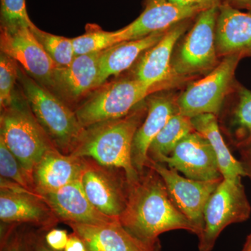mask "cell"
<instances>
[{
    "label": "cell",
    "mask_w": 251,
    "mask_h": 251,
    "mask_svg": "<svg viewBox=\"0 0 251 251\" xmlns=\"http://www.w3.org/2000/svg\"><path fill=\"white\" fill-rule=\"evenodd\" d=\"M64 251H87L85 244L77 234L73 232L69 235V241Z\"/></svg>",
    "instance_id": "cell-36"
},
{
    "label": "cell",
    "mask_w": 251,
    "mask_h": 251,
    "mask_svg": "<svg viewBox=\"0 0 251 251\" xmlns=\"http://www.w3.org/2000/svg\"><path fill=\"white\" fill-rule=\"evenodd\" d=\"M0 22L1 27H31L34 23L28 16L26 0H1Z\"/></svg>",
    "instance_id": "cell-30"
},
{
    "label": "cell",
    "mask_w": 251,
    "mask_h": 251,
    "mask_svg": "<svg viewBox=\"0 0 251 251\" xmlns=\"http://www.w3.org/2000/svg\"><path fill=\"white\" fill-rule=\"evenodd\" d=\"M219 125L234 147L239 149L251 143V91L239 90L237 103L225 113Z\"/></svg>",
    "instance_id": "cell-24"
},
{
    "label": "cell",
    "mask_w": 251,
    "mask_h": 251,
    "mask_svg": "<svg viewBox=\"0 0 251 251\" xmlns=\"http://www.w3.org/2000/svg\"><path fill=\"white\" fill-rule=\"evenodd\" d=\"M145 167H150L161 175L172 201L197 228L199 237L204 226L206 203L224 178L209 181L188 179L180 175L176 170L150 158Z\"/></svg>",
    "instance_id": "cell-10"
},
{
    "label": "cell",
    "mask_w": 251,
    "mask_h": 251,
    "mask_svg": "<svg viewBox=\"0 0 251 251\" xmlns=\"http://www.w3.org/2000/svg\"><path fill=\"white\" fill-rule=\"evenodd\" d=\"M241 179H223L211 194L204 209L202 233L198 237L200 251H211L226 227L250 218L251 206Z\"/></svg>",
    "instance_id": "cell-8"
},
{
    "label": "cell",
    "mask_w": 251,
    "mask_h": 251,
    "mask_svg": "<svg viewBox=\"0 0 251 251\" xmlns=\"http://www.w3.org/2000/svg\"><path fill=\"white\" fill-rule=\"evenodd\" d=\"M85 158L81 181L87 198L99 211L119 219L125 210L129 193V182L125 171Z\"/></svg>",
    "instance_id": "cell-9"
},
{
    "label": "cell",
    "mask_w": 251,
    "mask_h": 251,
    "mask_svg": "<svg viewBox=\"0 0 251 251\" xmlns=\"http://www.w3.org/2000/svg\"><path fill=\"white\" fill-rule=\"evenodd\" d=\"M69 235L64 229L52 228L45 234L46 244L55 251H63L65 249Z\"/></svg>",
    "instance_id": "cell-32"
},
{
    "label": "cell",
    "mask_w": 251,
    "mask_h": 251,
    "mask_svg": "<svg viewBox=\"0 0 251 251\" xmlns=\"http://www.w3.org/2000/svg\"><path fill=\"white\" fill-rule=\"evenodd\" d=\"M87 251H161L159 239L146 241L126 230L120 221L105 226L69 223Z\"/></svg>",
    "instance_id": "cell-18"
},
{
    "label": "cell",
    "mask_w": 251,
    "mask_h": 251,
    "mask_svg": "<svg viewBox=\"0 0 251 251\" xmlns=\"http://www.w3.org/2000/svg\"><path fill=\"white\" fill-rule=\"evenodd\" d=\"M159 162L188 179L209 181L224 178L211 144L196 130L186 135L169 156L163 157Z\"/></svg>",
    "instance_id": "cell-13"
},
{
    "label": "cell",
    "mask_w": 251,
    "mask_h": 251,
    "mask_svg": "<svg viewBox=\"0 0 251 251\" xmlns=\"http://www.w3.org/2000/svg\"><path fill=\"white\" fill-rule=\"evenodd\" d=\"M1 233V251H28L29 234L23 224H6Z\"/></svg>",
    "instance_id": "cell-31"
},
{
    "label": "cell",
    "mask_w": 251,
    "mask_h": 251,
    "mask_svg": "<svg viewBox=\"0 0 251 251\" xmlns=\"http://www.w3.org/2000/svg\"><path fill=\"white\" fill-rule=\"evenodd\" d=\"M46 231L31 230L29 234V246L28 251H55L52 250L46 244L45 240V234Z\"/></svg>",
    "instance_id": "cell-33"
},
{
    "label": "cell",
    "mask_w": 251,
    "mask_h": 251,
    "mask_svg": "<svg viewBox=\"0 0 251 251\" xmlns=\"http://www.w3.org/2000/svg\"><path fill=\"white\" fill-rule=\"evenodd\" d=\"M244 56L236 54L224 57L204 77L188 85L176 97L177 112L190 118L204 114L219 117L233 85L238 63Z\"/></svg>",
    "instance_id": "cell-7"
},
{
    "label": "cell",
    "mask_w": 251,
    "mask_h": 251,
    "mask_svg": "<svg viewBox=\"0 0 251 251\" xmlns=\"http://www.w3.org/2000/svg\"><path fill=\"white\" fill-rule=\"evenodd\" d=\"M1 52L14 59L36 82L50 91L57 67L36 40L31 27H0Z\"/></svg>",
    "instance_id": "cell-12"
},
{
    "label": "cell",
    "mask_w": 251,
    "mask_h": 251,
    "mask_svg": "<svg viewBox=\"0 0 251 251\" xmlns=\"http://www.w3.org/2000/svg\"><path fill=\"white\" fill-rule=\"evenodd\" d=\"M206 9L172 4L165 0H145V9L134 21L115 31L118 42L135 40L170 29L181 21L196 18Z\"/></svg>",
    "instance_id": "cell-15"
},
{
    "label": "cell",
    "mask_w": 251,
    "mask_h": 251,
    "mask_svg": "<svg viewBox=\"0 0 251 251\" xmlns=\"http://www.w3.org/2000/svg\"><path fill=\"white\" fill-rule=\"evenodd\" d=\"M196 18L181 21L168 29L161 40L144 52L135 63L133 76L147 85L166 89L176 85L171 79L173 51Z\"/></svg>",
    "instance_id": "cell-14"
},
{
    "label": "cell",
    "mask_w": 251,
    "mask_h": 251,
    "mask_svg": "<svg viewBox=\"0 0 251 251\" xmlns=\"http://www.w3.org/2000/svg\"><path fill=\"white\" fill-rule=\"evenodd\" d=\"M148 110L145 99L125 117L87 127L70 155L92 158L103 166L121 168L128 182L133 181L139 173L132 163V144Z\"/></svg>",
    "instance_id": "cell-2"
},
{
    "label": "cell",
    "mask_w": 251,
    "mask_h": 251,
    "mask_svg": "<svg viewBox=\"0 0 251 251\" xmlns=\"http://www.w3.org/2000/svg\"><path fill=\"white\" fill-rule=\"evenodd\" d=\"M118 219L126 230L143 240H156L161 234L175 229L198 234L172 201L161 175L150 167H145L129 182L128 202Z\"/></svg>",
    "instance_id": "cell-1"
},
{
    "label": "cell",
    "mask_w": 251,
    "mask_h": 251,
    "mask_svg": "<svg viewBox=\"0 0 251 251\" xmlns=\"http://www.w3.org/2000/svg\"><path fill=\"white\" fill-rule=\"evenodd\" d=\"M85 166V158L64 154L57 149L50 150L33 171L36 192L43 196L80 179Z\"/></svg>",
    "instance_id": "cell-20"
},
{
    "label": "cell",
    "mask_w": 251,
    "mask_h": 251,
    "mask_svg": "<svg viewBox=\"0 0 251 251\" xmlns=\"http://www.w3.org/2000/svg\"><path fill=\"white\" fill-rule=\"evenodd\" d=\"M164 90L161 86L147 85L132 75L100 85L74 111L80 125L85 128L125 117L150 94Z\"/></svg>",
    "instance_id": "cell-5"
},
{
    "label": "cell",
    "mask_w": 251,
    "mask_h": 251,
    "mask_svg": "<svg viewBox=\"0 0 251 251\" xmlns=\"http://www.w3.org/2000/svg\"><path fill=\"white\" fill-rule=\"evenodd\" d=\"M18 64L4 52H0V107L1 110L9 106L16 95Z\"/></svg>",
    "instance_id": "cell-29"
},
{
    "label": "cell",
    "mask_w": 251,
    "mask_h": 251,
    "mask_svg": "<svg viewBox=\"0 0 251 251\" xmlns=\"http://www.w3.org/2000/svg\"><path fill=\"white\" fill-rule=\"evenodd\" d=\"M167 30L154 33L139 39L122 41L101 51L99 57V75L96 89L103 85L110 76H117L130 69L144 52L161 40Z\"/></svg>",
    "instance_id": "cell-22"
},
{
    "label": "cell",
    "mask_w": 251,
    "mask_h": 251,
    "mask_svg": "<svg viewBox=\"0 0 251 251\" xmlns=\"http://www.w3.org/2000/svg\"><path fill=\"white\" fill-rule=\"evenodd\" d=\"M194 130L191 118L176 112L150 145L149 158L159 162L163 157L169 156L179 142Z\"/></svg>",
    "instance_id": "cell-25"
},
{
    "label": "cell",
    "mask_w": 251,
    "mask_h": 251,
    "mask_svg": "<svg viewBox=\"0 0 251 251\" xmlns=\"http://www.w3.org/2000/svg\"><path fill=\"white\" fill-rule=\"evenodd\" d=\"M172 4L183 6L200 7L207 9L212 6H218L222 3V0H165Z\"/></svg>",
    "instance_id": "cell-34"
},
{
    "label": "cell",
    "mask_w": 251,
    "mask_h": 251,
    "mask_svg": "<svg viewBox=\"0 0 251 251\" xmlns=\"http://www.w3.org/2000/svg\"><path fill=\"white\" fill-rule=\"evenodd\" d=\"M100 52L75 56L69 65L57 67L50 91L68 105L80 101L96 89Z\"/></svg>",
    "instance_id": "cell-16"
},
{
    "label": "cell",
    "mask_w": 251,
    "mask_h": 251,
    "mask_svg": "<svg viewBox=\"0 0 251 251\" xmlns=\"http://www.w3.org/2000/svg\"><path fill=\"white\" fill-rule=\"evenodd\" d=\"M222 3L229 5L234 9H247L251 11V0H222Z\"/></svg>",
    "instance_id": "cell-37"
},
{
    "label": "cell",
    "mask_w": 251,
    "mask_h": 251,
    "mask_svg": "<svg viewBox=\"0 0 251 251\" xmlns=\"http://www.w3.org/2000/svg\"><path fill=\"white\" fill-rule=\"evenodd\" d=\"M241 155V163L245 172L246 176L251 180V143L238 149Z\"/></svg>",
    "instance_id": "cell-35"
},
{
    "label": "cell",
    "mask_w": 251,
    "mask_h": 251,
    "mask_svg": "<svg viewBox=\"0 0 251 251\" xmlns=\"http://www.w3.org/2000/svg\"><path fill=\"white\" fill-rule=\"evenodd\" d=\"M191 121L195 130L205 137L211 144L224 179L235 180L246 176L242 163L234 158L225 142L219 117L212 114H204L193 117Z\"/></svg>",
    "instance_id": "cell-23"
},
{
    "label": "cell",
    "mask_w": 251,
    "mask_h": 251,
    "mask_svg": "<svg viewBox=\"0 0 251 251\" xmlns=\"http://www.w3.org/2000/svg\"><path fill=\"white\" fill-rule=\"evenodd\" d=\"M0 175L1 178L36 193L32 177L25 171L21 162L11 152L1 138H0Z\"/></svg>",
    "instance_id": "cell-28"
},
{
    "label": "cell",
    "mask_w": 251,
    "mask_h": 251,
    "mask_svg": "<svg viewBox=\"0 0 251 251\" xmlns=\"http://www.w3.org/2000/svg\"><path fill=\"white\" fill-rule=\"evenodd\" d=\"M176 97L159 91L150 94L146 99L148 114L135 133L132 144V163L138 173L146 166L150 145L170 119L178 112Z\"/></svg>",
    "instance_id": "cell-19"
},
{
    "label": "cell",
    "mask_w": 251,
    "mask_h": 251,
    "mask_svg": "<svg viewBox=\"0 0 251 251\" xmlns=\"http://www.w3.org/2000/svg\"><path fill=\"white\" fill-rule=\"evenodd\" d=\"M72 39L75 56L101 52L119 43L115 31L103 30L95 24L87 25L85 34Z\"/></svg>",
    "instance_id": "cell-27"
},
{
    "label": "cell",
    "mask_w": 251,
    "mask_h": 251,
    "mask_svg": "<svg viewBox=\"0 0 251 251\" xmlns=\"http://www.w3.org/2000/svg\"><path fill=\"white\" fill-rule=\"evenodd\" d=\"M219 6H212L198 15L192 27L173 55L171 79L175 83L209 74L219 64L216 49Z\"/></svg>",
    "instance_id": "cell-6"
},
{
    "label": "cell",
    "mask_w": 251,
    "mask_h": 251,
    "mask_svg": "<svg viewBox=\"0 0 251 251\" xmlns=\"http://www.w3.org/2000/svg\"><path fill=\"white\" fill-rule=\"evenodd\" d=\"M242 251H251V234L248 237Z\"/></svg>",
    "instance_id": "cell-38"
},
{
    "label": "cell",
    "mask_w": 251,
    "mask_h": 251,
    "mask_svg": "<svg viewBox=\"0 0 251 251\" xmlns=\"http://www.w3.org/2000/svg\"><path fill=\"white\" fill-rule=\"evenodd\" d=\"M0 138L31 177L46 153L57 149L36 120L21 90L20 95L16 92L12 103L1 110Z\"/></svg>",
    "instance_id": "cell-4"
},
{
    "label": "cell",
    "mask_w": 251,
    "mask_h": 251,
    "mask_svg": "<svg viewBox=\"0 0 251 251\" xmlns=\"http://www.w3.org/2000/svg\"><path fill=\"white\" fill-rule=\"evenodd\" d=\"M218 57L251 52V13H244L229 5L219 6L216 27Z\"/></svg>",
    "instance_id": "cell-21"
},
{
    "label": "cell",
    "mask_w": 251,
    "mask_h": 251,
    "mask_svg": "<svg viewBox=\"0 0 251 251\" xmlns=\"http://www.w3.org/2000/svg\"><path fill=\"white\" fill-rule=\"evenodd\" d=\"M31 31L57 67H66L74 60L75 54L72 39L46 32L34 24Z\"/></svg>",
    "instance_id": "cell-26"
},
{
    "label": "cell",
    "mask_w": 251,
    "mask_h": 251,
    "mask_svg": "<svg viewBox=\"0 0 251 251\" xmlns=\"http://www.w3.org/2000/svg\"><path fill=\"white\" fill-rule=\"evenodd\" d=\"M0 219L4 224H29L49 231L59 222L45 198L1 178Z\"/></svg>",
    "instance_id": "cell-11"
},
{
    "label": "cell",
    "mask_w": 251,
    "mask_h": 251,
    "mask_svg": "<svg viewBox=\"0 0 251 251\" xmlns=\"http://www.w3.org/2000/svg\"><path fill=\"white\" fill-rule=\"evenodd\" d=\"M43 197L52 208L59 222L105 226L119 221L105 215L94 207L84 191L81 178Z\"/></svg>",
    "instance_id": "cell-17"
},
{
    "label": "cell",
    "mask_w": 251,
    "mask_h": 251,
    "mask_svg": "<svg viewBox=\"0 0 251 251\" xmlns=\"http://www.w3.org/2000/svg\"><path fill=\"white\" fill-rule=\"evenodd\" d=\"M19 65V64H18ZM18 83L39 125L60 152L70 155L85 128L74 110L18 67Z\"/></svg>",
    "instance_id": "cell-3"
}]
</instances>
